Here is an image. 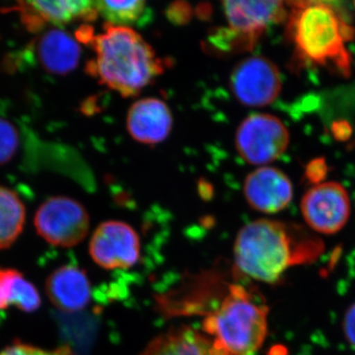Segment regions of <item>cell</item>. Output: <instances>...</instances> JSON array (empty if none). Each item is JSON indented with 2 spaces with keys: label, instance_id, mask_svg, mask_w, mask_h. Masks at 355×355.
Here are the masks:
<instances>
[{
  "label": "cell",
  "instance_id": "obj_1",
  "mask_svg": "<svg viewBox=\"0 0 355 355\" xmlns=\"http://www.w3.org/2000/svg\"><path fill=\"white\" fill-rule=\"evenodd\" d=\"M324 250L323 240L300 226L259 219L238 233L235 268L257 282L277 284L289 268L317 261Z\"/></svg>",
  "mask_w": 355,
  "mask_h": 355
},
{
  "label": "cell",
  "instance_id": "obj_2",
  "mask_svg": "<svg viewBox=\"0 0 355 355\" xmlns=\"http://www.w3.org/2000/svg\"><path fill=\"white\" fill-rule=\"evenodd\" d=\"M286 39L301 64L324 67L343 77L352 73V58L345 42L354 36L329 3L319 1L288 2Z\"/></svg>",
  "mask_w": 355,
  "mask_h": 355
},
{
  "label": "cell",
  "instance_id": "obj_3",
  "mask_svg": "<svg viewBox=\"0 0 355 355\" xmlns=\"http://www.w3.org/2000/svg\"><path fill=\"white\" fill-rule=\"evenodd\" d=\"M91 43L96 58L89 71L123 97L139 94L164 70L153 46L130 27L106 25Z\"/></svg>",
  "mask_w": 355,
  "mask_h": 355
},
{
  "label": "cell",
  "instance_id": "obj_4",
  "mask_svg": "<svg viewBox=\"0 0 355 355\" xmlns=\"http://www.w3.org/2000/svg\"><path fill=\"white\" fill-rule=\"evenodd\" d=\"M268 315L260 294L232 284L218 309L205 317L202 328L229 354L254 355L268 334Z\"/></svg>",
  "mask_w": 355,
  "mask_h": 355
},
{
  "label": "cell",
  "instance_id": "obj_5",
  "mask_svg": "<svg viewBox=\"0 0 355 355\" xmlns=\"http://www.w3.org/2000/svg\"><path fill=\"white\" fill-rule=\"evenodd\" d=\"M35 227L49 244L70 248L85 239L90 218L85 207L73 198L53 197L37 210Z\"/></svg>",
  "mask_w": 355,
  "mask_h": 355
},
{
  "label": "cell",
  "instance_id": "obj_6",
  "mask_svg": "<svg viewBox=\"0 0 355 355\" xmlns=\"http://www.w3.org/2000/svg\"><path fill=\"white\" fill-rule=\"evenodd\" d=\"M236 148L247 163L266 165L277 160L289 144V132L282 121L268 114H254L240 123Z\"/></svg>",
  "mask_w": 355,
  "mask_h": 355
},
{
  "label": "cell",
  "instance_id": "obj_7",
  "mask_svg": "<svg viewBox=\"0 0 355 355\" xmlns=\"http://www.w3.org/2000/svg\"><path fill=\"white\" fill-rule=\"evenodd\" d=\"M230 88L236 99L245 106H268L282 90L279 70L265 57L244 58L231 72Z\"/></svg>",
  "mask_w": 355,
  "mask_h": 355
},
{
  "label": "cell",
  "instance_id": "obj_8",
  "mask_svg": "<svg viewBox=\"0 0 355 355\" xmlns=\"http://www.w3.org/2000/svg\"><path fill=\"white\" fill-rule=\"evenodd\" d=\"M350 200L342 184L336 182L317 184L305 193L301 211L310 228L321 234H336L350 216Z\"/></svg>",
  "mask_w": 355,
  "mask_h": 355
},
{
  "label": "cell",
  "instance_id": "obj_9",
  "mask_svg": "<svg viewBox=\"0 0 355 355\" xmlns=\"http://www.w3.org/2000/svg\"><path fill=\"white\" fill-rule=\"evenodd\" d=\"M89 252L93 261L103 268H130L139 261V236L125 222H103L93 233Z\"/></svg>",
  "mask_w": 355,
  "mask_h": 355
},
{
  "label": "cell",
  "instance_id": "obj_10",
  "mask_svg": "<svg viewBox=\"0 0 355 355\" xmlns=\"http://www.w3.org/2000/svg\"><path fill=\"white\" fill-rule=\"evenodd\" d=\"M231 31L235 33L247 49L253 48L266 28L279 24L287 17L282 1H248L227 0L222 2Z\"/></svg>",
  "mask_w": 355,
  "mask_h": 355
},
{
  "label": "cell",
  "instance_id": "obj_11",
  "mask_svg": "<svg viewBox=\"0 0 355 355\" xmlns=\"http://www.w3.org/2000/svg\"><path fill=\"white\" fill-rule=\"evenodd\" d=\"M244 195L250 207L263 214H277L288 207L293 197L289 178L273 167H260L248 175Z\"/></svg>",
  "mask_w": 355,
  "mask_h": 355
},
{
  "label": "cell",
  "instance_id": "obj_12",
  "mask_svg": "<svg viewBox=\"0 0 355 355\" xmlns=\"http://www.w3.org/2000/svg\"><path fill=\"white\" fill-rule=\"evenodd\" d=\"M14 9L32 32L39 31L46 23L62 26L78 20L92 21L99 14L96 1L88 0L20 1Z\"/></svg>",
  "mask_w": 355,
  "mask_h": 355
},
{
  "label": "cell",
  "instance_id": "obj_13",
  "mask_svg": "<svg viewBox=\"0 0 355 355\" xmlns=\"http://www.w3.org/2000/svg\"><path fill=\"white\" fill-rule=\"evenodd\" d=\"M127 128L130 137L140 144H160L172 130L171 110L157 98L140 99L128 110Z\"/></svg>",
  "mask_w": 355,
  "mask_h": 355
},
{
  "label": "cell",
  "instance_id": "obj_14",
  "mask_svg": "<svg viewBox=\"0 0 355 355\" xmlns=\"http://www.w3.org/2000/svg\"><path fill=\"white\" fill-rule=\"evenodd\" d=\"M46 294L58 309L64 312H77L90 302V280L83 268L73 265L60 266L46 279Z\"/></svg>",
  "mask_w": 355,
  "mask_h": 355
},
{
  "label": "cell",
  "instance_id": "obj_15",
  "mask_svg": "<svg viewBox=\"0 0 355 355\" xmlns=\"http://www.w3.org/2000/svg\"><path fill=\"white\" fill-rule=\"evenodd\" d=\"M141 355H232L209 336L191 328L174 329L151 340Z\"/></svg>",
  "mask_w": 355,
  "mask_h": 355
},
{
  "label": "cell",
  "instance_id": "obj_16",
  "mask_svg": "<svg viewBox=\"0 0 355 355\" xmlns=\"http://www.w3.org/2000/svg\"><path fill=\"white\" fill-rule=\"evenodd\" d=\"M37 51L40 64L44 69L60 76L73 71L81 55L78 42L69 33L60 29L44 33L40 39Z\"/></svg>",
  "mask_w": 355,
  "mask_h": 355
},
{
  "label": "cell",
  "instance_id": "obj_17",
  "mask_svg": "<svg viewBox=\"0 0 355 355\" xmlns=\"http://www.w3.org/2000/svg\"><path fill=\"white\" fill-rule=\"evenodd\" d=\"M42 300L38 289L22 273L0 268V311L15 306L26 313L38 310Z\"/></svg>",
  "mask_w": 355,
  "mask_h": 355
},
{
  "label": "cell",
  "instance_id": "obj_18",
  "mask_svg": "<svg viewBox=\"0 0 355 355\" xmlns=\"http://www.w3.org/2000/svg\"><path fill=\"white\" fill-rule=\"evenodd\" d=\"M25 205L15 191L0 186V250L7 249L22 233Z\"/></svg>",
  "mask_w": 355,
  "mask_h": 355
},
{
  "label": "cell",
  "instance_id": "obj_19",
  "mask_svg": "<svg viewBox=\"0 0 355 355\" xmlns=\"http://www.w3.org/2000/svg\"><path fill=\"white\" fill-rule=\"evenodd\" d=\"M98 12L108 21V24L128 27L142 20L146 12V2L142 0L130 1H96Z\"/></svg>",
  "mask_w": 355,
  "mask_h": 355
},
{
  "label": "cell",
  "instance_id": "obj_20",
  "mask_svg": "<svg viewBox=\"0 0 355 355\" xmlns=\"http://www.w3.org/2000/svg\"><path fill=\"white\" fill-rule=\"evenodd\" d=\"M19 141V133L15 125L0 116V165L6 164L15 156Z\"/></svg>",
  "mask_w": 355,
  "mask_h": 355
},
{
  "label": "cell",
  "instance_id": "obj_21",
  "mask_svg": "<svg viewBox=\"0 0 355 355\" xmlns=\"http://www.w3.org/2000/svg\"><path fill=\"white\" fill-rule=\"evenodd\" d=\"M0 355H72L71 349L67 347L48 350L34 347L28 343L15 342L0 352Z\"/></svg>",
  "mask_w": 355,
  "mask_h": 355
},
{
  "label": "cell",
  "instance_id": "obj_22",
  "mask_svg": "<svg viewBox=\"0 0 355 355\" xmlns=\"http://www.w3.org/2000/svg\"><path fill=\"white\" fill-rule=\"evenodd\" d=\"M328 175V165L324 158H316L311 161L305 170L306 180L310 184H320Z\"/></svg>",
  "mask_w": 355,
  "mask_h": 355
},
{
  "label": "cell",
  "instance_id": "obj_23",
  "mask_svg": "<svg viewBox=\"0 0 355 355\" xmlns=\"http://www.w3.org/2000/svg\"><path fill=\"white\" fill-rule=\"evenodd\" d=\"M343 330L345 340L355 349V302L345 312L343 321Z\"/></svg>",
  "mask_w": 355,
  "mask_h": 355
},
{
  "label": "cell",
  "instance_id": "obj_24",
  "mask_svg": "<svg viewBox=\"0 0 355 355\" xmlns=\"http://www.w3.org/2000/svg\"><path fill=\"white\" fill-rule=\"evenodd\" d=\"M331 132H333L334 137L336 139L345 141V140L349 139L352 130L347 121H338L334 123L333 127H331Z\"/></svg>",
  "mask_w": 355,
  "mask_h": 355
},
{
  "label": "cell",
  "instance_id": "obj_25",
  "mask_svg": "<svg viewBox=\"0 0 355 355\" xmlns=\"http://www.w3.org/2000/svg\"><path fill=\"white\" fill-rule=\"evenodd\" d=\"M354 6H355V2H354Z\"/></svg>",
  "mask_w": 355,
  "mask_h": 355
}]
</instances>
